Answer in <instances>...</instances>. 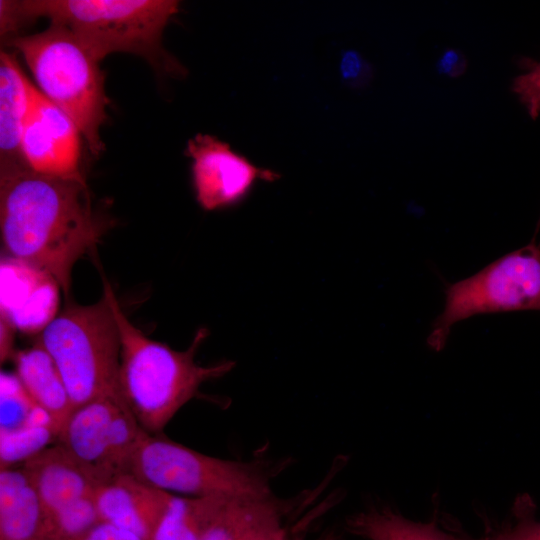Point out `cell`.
I'll use <instances>...</instances> for the list:
<instances>
[{
  "mask_svg": "<svg viewBox=\"0 0 540 540\" xmlns=\"http://www.w3.org/2000/svg\"><path fill=\"white\" fill-rule=\"evenodd\" d=\"M270 540H291V539H290L287 528H285L282 531H280L277 535H275L273 538H271Z\"/></svg>",
  "mask_w": 540,
  "mask_h": 540,
  "instance_id": "obj_29",
  "label": "cell"
},
{
  "mask_svg": "<svg viewBox=\"0 0 540 540\" xmlns=\"http://www.w3.org/2000/svg\"><path fill=\"white\" fill-rule=\"evenodd\" d=\"M83 540H147L131 531L101 521Z\"/></svg>",
  "mask_w": 540,
  "mask_h": 540,
  "instance_id": "obj_25",
  "label": "cell"
},
{
  "mask_svg": "<svg viewBox=\"0 0 540 540\" xmlns=\"http://www.w3.org/2000/svg\"><path fill=\"white\" fill-rule=\"evenodd\" d=\"M296 503L274 494L233 498L222 509L202 540H270L286 528Z\"/></svg>",
  "mask_w": 540,
  "mask_h": 540,
  "instance_id": "obj_14",
  "label": "cell"
},
{
  "mask_svg": "<svg viewBox=\"0 0 540 540\" xmlns=\"http://www.w3.org/2000/svg\"><path fill=\"white\" fill-rule=\"evenodd\" d=\"M0 316L17 331L41 333L58 315L60 286L48 272L4 255L0 265Z\"/></svg>",
  "mask_w": 540,
  "mask_h": 540,
  "instance_id": "obj_11",
  "label": "cell"
},
{
  "mask_svg": "<svg viewBox=\"0 0 540 540\" xmlns=\"http://www.w3.org/2000/svg\"><path fill=\"white\" fill-rule=\"evenodd\" d=\"M146 431L121 397H103L74 409L59 443L99 486L130 472Z\"/></svg>",
  "mask_w": 540,
  "mask_h": 540,
  "instance_id": "obj_8",
  "label": "cell"
},
{
  "mask_svg": "<svg viewBox=\"0 0 540 540\" xmlns=\"http://www.w3.org/2000/svg\"><path fill=\"white\" fill-rule=\"evenodd\" d=\"M513 517V522L493 529L481 537L469 536L455 527L448 530L453 540H540V521L535 517L534 505L528 496L517 499Z\"/></svg>",
  "mask_w": 540,
  "mask_h": 540,
  "instance_id": "obj_23",
  "label": "cell"
},
{
  "mask_svg": "<svg viewBox=\"0 0 540 540\" xmlns=\"http://www.w3.org/2000/svg\"><path fill=\"white\" fill-rule=\"evenodd\" d=\"M107 222L94 212L85 181L0 170V231L5 255L48 273L65 295L75 263L100 241Z\"/></svg>",
  "mask_w": 540,
  "mask_h": 540,
  "instance_id": "obj_1",
  "label": "cell"
},
{
  "mask_svg": "<svg viewBox=\"0 0 540 540\" xmlns=\"http://www.w3.org/2000/svg\"><path fill=\"white\" fill-rule=\"evenodd\" d=\"M178 8L174 0H1V35L47 17L70 30L99 62L111 53H132L158 70L183 75L184 67L162 46L164 28Z\"/></svg>",
  "mask_w": 540,
  "mask_h": 540,
  "instance_id": "obj_2",
  "label": "cell"
},
{
  "mask_svg": "<svg viewBox=\"0 0 540 540\" xmlns=\"http://www.w3.org/2000/svg\"><path fill=\"white\" fill-rule=\"evenodd\" d=\"M30 80L16 58L0 54V170L28 166L21 150L30 106Z\"/></svg>",
  "mask_w": 540,
  "mask_h": 540,
  "instance_id": "obj_16",
  "label": "cell"
},
{
  "mask_svg": "<svg viewBox=\"0 0 540 540\" xmlns=\"http://www.w3.org/2000/svg\"><path fill=\"white\" fill-rule=\"evenodd\" d=\"M345 529L364 540H453L436 520L421 522L405 517L389 506L374 505L345 520Z\"/></svg>",
  "mask_w": 540,
  "mask_h": 540,
  "instance_id": "obj_18",
  "label": "cell"
},
{
  "mask_svg": "<svg viewBox=\"0 0 540 540\" xmlns=\"http://www.w3.org/2000/svg\"><path fill=\"white\" fill-rule=\"evenodd\" d=\"M319 540H335V536L334 534H329V535H326L325 537H323L322 539H319Z\"/></svg>",
  "mask_w": 540,
  "mask_h": 540,
  "instance_id": "obj_30",
  "label": "cell"
},
{
  "mask_svg": "<svg viewBox=\"0 0 540 540\" xmlns=\"http://www.w3.org/2000/svg\"><path fill=\"white\" fill-rule=\"evenodd\" d=\"M48 513L27 470L1 469L0 540H42Z\"/></svg>",
  "mask_w": 540,
  "mask_h": 540,
  "instance_id": "obj_15",
  "label": "cell"
},
{
  "mask_svg": "<svg viewBox=\"0 0 540 540\" xmlns=\"http://www.w3.org/2000/svg\"><path fill=\"white\" fill-rule=\"evenodd\" d=\"M512 91L532 119L540 115V62L513 79Z\"/></svg>",
  "mask_w": 540,
  "mask_h": 540,
  "instance_id": "obj_24",
  "label": "cell"
},
{
  "mask_svg": "<svg viewBox=\"0 0 540 540\" xmlns=\"http://www.w3.org/2000/svg\"><path fill=\"white\" fill-rule=\"evenodd\" d=\"M172 495L125 473L99 486L95 502L102 521L152 540Z\"/></svg>",
  "mask_w": 540,
  "mask_h": 540,
  "instance_id": "obj_12",
  "label": "cell"
},
{
  "mask_svg": "<svg viewBox=\"0 0 540 540\" xmlns=\"http://www.w3.org/2000/svg\"><path fill=\"white\" fill-rule=\"evenodd\" d=\"M442 312L432 322L428 346L442 350L452 327L482 314L540 312V245L531 242L475 274L449 283Z\"/></svg>",
  "mask_w": 540,
  "mask_h": 540,
  "instance_id": "obj_7",
  "label": "cell"
},
{
  "mask_svg": "<svg viewBox=\"0 0 540 540\" xmlns=\"http://www.w3.org/2000/svg\"><path fill=\"white\" fill-rule=\"evenodd\" d=\"M101 521L95 496L84 498L50 516L42 540H83Z\"/></svg>",
  "mask_w": 540,
  "mask_h": 540,
  "instance_id": "obj_22",
  "label": "cell"
},
{
  "mask_svg": "<svg viewBox=\"0 0 540 540\" xmlns=\"http://www.w3.org/2000/svg\"><path fill=\"white\" fill-rule=\"evenodd\" d=\"M6 44L22 54L39 90L74 121L98 157L108 104L99 61L70 30L55 24L36 34L7 37Z\"/></svg>",
  "mask_w": 540,
  "mask_h": 540,
  "instance_id": "obj_5",
  "label": "cell"
},
{
  "mask_svg": "<svg viewBox=\"0 0 540 540\" xmlns=\"http://www.w3.org/2000/svg\"><path fill=\"white\" fill-rule=\"evenodd\" d=\"M80 134L74 121L30 82V106L21 139L29 168L85 181L79 168Z\"/></svg>",
  "mask_w": 540,
  "mask_h": 540,
  "instance_id": "obj_10",
  "label": "cell"
},
{
  "mask_svg": "<svg viewBox=\"0 0 540 540\" xmlns=\"http://www.w3.org/2000/svg\"><path fill=\"white\" fill-rule=\"evenodd\" d=\"M439 69L451 77H457L466 69V59L457 50L446 51L439 61Z\"/></svg>",
  "mask_w": 540,
  "mask_h": 540,
  "instance_id": "obj_26",
  "label": "cell"
},
{
  "mask_svg": "<svg viewBox=\"0 0 540 540\" xmlns=\"http://www.w3.org/2000/svg\"><path fill=\"white\" fill-rule=\"evenodd\" d=\"M58 428L52 421L34 423L20 429L0 432V466L11 468L17 462H25L57 439Z\"/></svg>",
  "mask_w": 540,
  "mask_h": 540,
  "instance_id": "obj_20",
  "label": "cell"
},
{
  "mask_svg": "<svg viewBox=\"0 0 540 540\" xmlns=\"http://www.w3.org/2000/svg\"><path fill=\"white\" fill-rule=\"evenodd\" d=\"M37 342L55 362L74 409L98 398H122L121 340L106 281L100 300L90 305L70 304L40 333Z\"/></svg>",
  "mask_w": 540,
  "mask_h": 540,
  "instance_id": "obj_4",
  "label": "cell"
},
{
  "mask_svg": "<svg viewBox=\"0 0 540 540\" xmlns=\"http://www.w3.org/2000/svg\"><path fill=\"white\" fill-rule=\"evenodd\" d=\"M233 498L173 494L152 540H202L216 517Z\"/></svg>",
  "mask_w": 540,
  "mask_h": 540,
  "instance_id": "obj_19",
  "label": "cell"
},
{
  "mask_svg": "<svg viewBox=\"0 0 540 540\" xmlns=\"http://www.w3.org/2000/svg\"><path fill=\"white\" fill-rule=\"evenodd\" d=\"M0 389L1 432L14 431L49 419L28 395L16 374L2 372Z\"/></svg>",
  "mask_w": 540,
  "mask_h": 540,
  "instance_id": "obj_21",
  "label": "cell"
},
{
  "mask_svg": "<svg viewBox=\"0 0 540 540\" xmlns=\"http://www.w3.org/2000/svg\"><path fill=\"white\" fill-rule=\"evenodd\" d=\"M192 177L199 205L207 211L234 205L247 196L258 180L275 181L274 171L255 166L230 145L209 134L189 139Z\"/></svg>",
  "mask_w": 540,
  "mask_h": 540,
  "instance_id": "obj_9",
  "label": "cell"
},
{
  "mask_svg": "<svg viewBox=\"0 0 540 540\" xmlns=\"http://www.w3.org/2000/svg\"><path fill=\"white\" fill-rule=\"evenodd\" d=\"M365 63L361 57L352 51L347 52L342 59V74L344 78L351 80L358 79L365 71Z\"/></svg>",
  "mask_w": 540,
  "mask_h": 540,
  "instance_id": "obj_28",
  "label": "cell"
},
{
  "mask_svg": "<svg viewBox=\"0 0 540 540\" xmlns=\"http://www.w3.org/2000/svg\"><path fill=\"white\" fill-rule=\"evenodd\" d=\"M107 286L121 340L120 394L147 433L161 434L204 383L228 374L235 362L225 360L203 366L195 361L209 334L204 327L196 331L183 351L148 338L128 320L108 282Z\"/></svg>",
  "mask_w": 540,
  "mask_h": 540,
  "instance_id": "obj_3",
  "label": "cell"
},
{
  "mask_svg": "<svg viewBox=\"0 0 540 540\" xmlns=\"http://www.w3.org/2000/svg\"><path fill=\"white\" fill-rule=\"evenodd\" d=\"M15 327L5 318H0V359L1 363L13 357Z\"/></svg>",
  "mask_w": 540,
  "mask_h": 540,
  "instance_id": "obj_27",
  "label": "cell"
},
{
  "mask_svg": "<svg viewBox=\"0 0 540 540\" xmlns=\"http://www.w3.org/2000/svg\"><path fill=\"white\" fill-rule=\"evenodd\" d=\"M42 503L52 516L81 499L95 496L98 485L59 444L48 446L24 462Z\"/></svg>",
  "mask_w": 540,
  "mask_h": 540,
  "instance_id": "obj_13",
  "label": "cell"
},
{
  "mask_svg": "<svg viewBox=\"0 0 540 540\" xmlns=\"http://www.w3.org/2000/svg\"><path fill=\"white\" fill-rule=\"evenodd\" d=\"M13 359L22 386L60 431L74 406L55 362L39 342Z\"/></svg>",
  "mask_w": 540,
  "mask_h": 540,
  "instance_id": "obj_17",
  "label": "cell"
},
{
  "mask_svg": "<svg viewBox=\"0 0 540 540\" xmlns=\"http://www.w3.org/2000/svg\"><path fill=\"white\" fill-rule=\"evenodd\" d=\"M275 471L276 468L262 460L218 458L162 434L146 433L133 456L129 473L175 495L260 498L273 494Z\"/></svg>",
  "mask_w": 540,
  "mask_h": 540,
  "instance_id": "obj_6",
  "label": "cell"
}]
</instances>
